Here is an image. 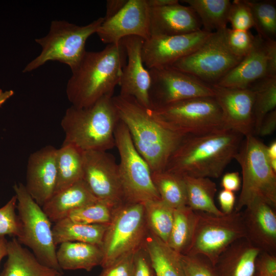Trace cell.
Returning a JSON list of instances; mask_svg holds the SVG:
<instances>
[{
	"instance_id": "cell-1",
	"label": "cell",
	"mask_w": 276,
	"mask_h": 276,
	"mask_svg": "<svg viewBox=\"0 0 276 276\" xmlns=\"http://www.w3.org/2000/svg\"><path fill=\"white\" fill-rule=\"evenodd\" d=\"M243 137L225 128L187 135L170 157L165 170L181 176L219 178L234 159Z\"/></svg>"
},
{
	"instance_id": "cell-2",
	"label": "cell",
	"mask_w": 276,
	"mask_h": 276,
	"mask_svg": "<svg viewBox=\"0 0 276 276\" xmlns=\"http://www.w3.org/2000/svg\"><path fill=\"white\" fill-rule=\"evenodd\" d=\"M112 101L135 147L152 173L165 170L170 157L187 135L171 128L133 97L119 95L113 96Z\"/></svg>"
},
{
	"instance_id": "cell-3",
	"label": "cell",
	"mask_w": 276,
	"mask_h": 276,
	"mask_svg": "<svg viewBox=\"0 0 276 276\" xmlns=\"http://www.w3.org/2000/svg\"><path fill=\"white\" fill-rule=\"evenodd\" d=\"M126 62L122 41L107 44L99 51H86L66 84V94L72 106L86 107L104 97H113Z\"/></svg>"
},
{
	"instance_id": "cell-4",
	"label": "cell",
	"mask_w": 276,
	"mask_h": 276,
	"mask_svg": "<svg viewBox=\"0 0 276 276\" xmlns=\"http://www.w3.org/2000/svg\"><path fill=\"white\" fill-rule=\"evenodd\" d=\"M120 120L112 97H104L86 107L71 105L61 121L63 143L83 151H107L116 147L114 131Z\"/></svg>"
},
{
	"instance_id": "cell-5",
	"label": "cell",
	"mask_w": 276,
	"mask_h": 276,
	"mask_svg": "<svg viewBox=\"0 0 276 276\" xmlns=\"http://www.w3.org/2000/svg\"><path fill=\"white\" fill-rule=\"evenodd\" d=\"M266 147L254 135H249L243 139L234 157L242 175L236 211L240 212L256 199L276 208V173L271 168Z\"/></svg>"
},
{
	"instance_id": "cell-6",
	"label": "cell",
	"mask_w": 276,
	"mask_h": 276,
	"mask_svg": "<svg viewBox=\"0 0 276 276\" xmlns=\"http://www.w3.org/2000/svg\"><path fill=\"white\" fill-rule=\"evenodd\" d=\"M103 21L104 17H101L85 26L65 20L52 21L47 35L35 40L41 47L40 54L28 63L22 72H31L49 61L65 64L73 71L86 51L87 39L96 33Z\"/></svg>"
},
{
	"instance_id": "cell-7",
	"label": "cell",
	"mask_w": 276,
	"mask_h": 276,
	"mask_svg": "<svg viewBox=\"0 0 276 276\" xmlns=\"http://www.w3.org/2000/svg\"><path fill=\"white\" fill-rule=\"evenodd\" d=\"M13 189L21 224L20 235L16 239L21 245L30 248L41 263L63 273L57 260L52 222L42 207L28 193L24 184H15Z\"/></svg>"
},
{
	"instance_id": "cell-8",
	"label": "cell",
	"mask_w": 276,
	"mask_h": 276,
	"mask_svg": "<svg viewBox=\"0 0 276 276\" xmlns=\"http://www.w3.org/2000/svg\"><path fill=\"white\" fill-rule=\"evenodd\" d=\"M148 229L143 203L125 202L116 208L101 246L100 266L106 267L135 252L143 245Z\"/></svg>"
},
{
	"instance_id": "cell-9",
	"label": "cell",
	"mask_w": 276,
	"mask_h": 276,
	"mask_svg": "<svg viewBox=\"0 0 276 276\" xmlns=\"http://www.w3.org/2000/svg\"><path fill=\"white\" fill-rule=\"evenodd\" d=\"M195 212L194 235L185 255L202 256L214 266L219 256L230 245L245 238L242 212L234 210L222 215Z\"/></svg>"
},
{
	"instance_id": "cell-10",
	"label": "cell",
	"mask_w": 276,
	"mask_h": 276,
	"mask_svg": "<svg viewBox=\"0 0 276 276\" xmlns=\"http://www.w3.org/2000/svg\"><path fill=\"white\" fill-rule=\"evenodd\" d=\"M114 139L120 156L119 171L125 201L144 203L160 199L149 166L136 150L121 120L115 129Z\"/></svg>"
},
{
	"instance_id": "cell-11",
	"label": "cell",
	"mask_w": 276,
	"mask_h": 276,
	"mask_svg": "<svg viewBox=\"0 0 276 276\" xmlns=\"http://www.w3.org/2000/svg\"><path fill=\"white\" fill-rule=\"evenodd\" d=\"M151 110L168 126L185 135L223 128L221 110L214 97L191 98Z\"/></svg>"
},
{
	"instance_id": "cell-12",
	"label": "cell",
	"mask_w": 276,
	"mask_h": 276,
	"mask_svg": "<svg viewBox=\"0 0 276 276\" xmlns=\"http://www.w3.org/2000/svg\"><path fill=\"white\" fill-rule=\"evenodd\" d=\"M226 28L212 32L197 49L170 66L209 84L217 83L243 58L234 55L227 47Z\"/></svg>"
},
{
	"instance_id": "cell-13",
	"label": "cell",
	"mask_w": 276,
	"mask_h": 276,
	"mask_svg": "<svg viewBox=\"0 0 276 276\" xmlns=\"http://www.w3.org/2000/svg\"><path fill=\"white\" fill-rule=\"evenodd\" d=\"M151 109L191 98L214 97L212 85L172 66L149 70Z\"/></svg>"
},
{
	"instance_id": "cell-14",
	"label": "cell",
	"mask_w": 276,
	"mask_h": 276,
	"mask_svg": "<svg viewBox=\"0 0 276 276\" xmlns=\"http://www.w3.org/2000/svg\"><path fill=\"white\" fill-rule=\"evenodd\" d=\"M82 180L98 200L114 208L125 202L118 164L107 151H83Z\"/></svg>"
},
{
	"instance_id": "cell-15",
	"label": "cell",
	"mask_w": 276,
	"mask_h": 276,
	"mask_svg": "<svg viewBox=\"0 0 276 276\" xmlns=\"http://www.w3.org/2000/svg\"><path fill=\"white\" fill-rule=\"evenodd\" d=\"M265 77H276V41L266 40L257 35L249 52L216 84L247 88Z\"/></svg>"
},
{
	"instance_id": "cell-16",
	"label": "cell",
	"mask_w": 276,
	"mask_h": 276,
	"mask_svg": "<svg viewBox=\"0 0 276 276\" xmlns=\"http://www.w3.org/2000/svg\"><path fill=\"white\" fill-rule=\"evenodd\" d=\"M211 33L201 29L182 35L150 36L142 47L144 64L148 70L171 66L197 49Z\"/></svg>"
},
{
	"instance_id": "cell-17",
	"label": "cell",
	"mask_w": 276,
	"mask_h": 276,
	"mask_svg": "<svg viewBox=\"0 0 276 276\" xmlns=\"http://www.w3.org/2000/svg\"><path fill=\"white\" fill-rule=\"evenodd\" d=\"M149 26L150 7L147 0H128L117 14L104 19L96 33L107 44L120 42L131 36L146 40L150 37Z\"/></svg>"
},
{
	"instance_id": "cell-18",
	"label": "cell",
	"mask_w": 276,
	"mask_h": 276,
	"mask_svg": "<svg viewBox=\"0 0 276 276\" xmlns=\"http://www.w3.org/2000/svg\"><path fill=\"white\" fill-rule=\"evenodd\" d=\"M221 112L223 128L244 137L254 135L255 92L250 88H235L212 85Z\"/></svg>"
},
{
	"instance_id": "cell-19",
	"label": "cell",
	"mask_w": 276,
	"mask_h": 276,
	"mask_svg": "<svg viewBox=\"0 0 276 276\" xmlns=\"http://www.w3.org/2000/svg\"><path fill=\"white\" fill-rule=\"evenodd\" d=\"M122 41L125 47L127 62L119 83V95L133 97L141 105L150 109L149 93L151 77L142 56L144 40L138 36H131L124 38Z\"/></svg>"
},
{
	"instance_id": "cell-20",
	"label": "cell",
	"mask_w": 276,
	"mask_h": 276,
	"mask_svg": "<svg viewBox=\"0 0 276 276\" xmlns=\"http://www.w3.org/2000/svg\"><path fill=\"white\" fill-rule=\"evenodd\" d=\"M57 149L48 145L31 153L28 160L25 187L42 206L54 195L57 182Z\"/></svg>"
},
{
	"instance_id": "cell-21",
	"label": "cell",
	"mask_w": 276,
	"mask_h": 276,
	"mask_svg": "<svg viewBox=\"0 0 276 276\" xmlns=\"http://www.w3.org/2000/svg\"><path fill=\"white\" fill-rule=\"evenodd\" d=\"M245 208L242 214L245 238L262 251L276 255L275 208L259 199Z\"/></svg>"
},
{
	"instance_id": "cell-22",
	"label": "cell",
	"mask_w": 276,
	"mask_h": 276,
	"mask_svg": "<svg viewBox=\"0 0 276 276\" xmlns=\"http://www.w3.org/2000/svg\"><path fill=\"white\" fill-rule=\"evenodd\" d=\"M150 36L189 34L201 30L195 11L189 6L177 4L160 8H150Z\"/></svg>"
},
{
	"instance_id": "cell-23",
	"label": "cell",
	"mask_w": 276,
	"mask_h": 276,
	"mask_svg": "<svg viewBox=\"0 0 276 276\" xmlns=\"http://www.w3.org/2000/svg\"><path fill=\"white\" fill-rule=\"evenodd\" d=\"M262 251L245 238L230 245L214 266L216 276H254L256 262Z\"/></svg>"
},
{
	"instance_id": "cell-24",
	"label": "cell",
	"mask_w": 276,
	"mask_h": 276,
	"mask_svg": "<svg viewBox=\"0 0 276 276\" xmlns=\"http://www.w3.org/2000/svg\"><path fill=\"white\" fill-rule=\"evenodd\" d=\"M98 200L82 179L55 193L42 206L51 222L66 218L72 211Z\"/></svg>"
},
{
	"instance_id": "cell-25",
	"label": "cell",
	"mask_w": 276,
	"mask_h": 276,
	"mask_svg": "<svg viewBox=\"0 0 276 276\" xmlns=\"http://www.w3.org/2000/svg\"><path fill=\"white\" fill-rule=\"evenodd\" d=\"M7 257L0 276H56L60 273L41 263L15 237L8 241Z\"/></svg>"
},
{
	"instance_id": "cell-26",
	"label": "cell",
	"mask_w": 276,
	"mask_h": 276,
	"mask_svg": "<svg viewBox=\"0 0 276 276\" xmlns=\"http://www.w3.org/2000/svg\"><path fill=\"white\" fill-rule=\"evenodd\" d=\"M56 257L61 270L84 269L90 271L101 265L103 252L100 246L79 242L60 244Z\"/></svg>"
},
{
	"instance_id": "cell-27",
	"label": "cell",
	"mask_w": 276,
	"mask_h": 276,
	"mask_svg": "<svg viewBox=\"0 0 276 276\" xmlns=\"http://www.w3.org/2000/svg\"><path fill=\"white\" fill-rule=\"evenodd\" d=\"M143 246L149 255L155 276H186L181 255L149 229Z\"/></svg>"
},
{
	"instance_id": "cell-28",
	"label": "cell",
	"mask_w": 276,
	"mask_h": 276,
	"mask_svg": "<svg viewBox=\"0 0 276 276\" xmlns=\"http://www.w3.org/2000/svg\"><path fill=\"white\" fill-rule=\"evenodd\" d=\"M108 224H87L75 222L66 217L52 227L56 245L66 242H79L101 246Z\"/></svg>"
},
{
	"instance_id": "cell-29",
	"label": "cell",
	"mask_w": 276,
	"mask_h": 276,
	"mask_svg": "<svg viewBox=\"0 0 276 276\" xmlns=\"http://www.w3.org/2000/svg\"><path fill=\"white\" fill-rule=\"evenodd\" d=\"M83 154V151L69 143H63L57 149V182L54 194L82 179Z\"/></svg>"
},
{
	"instance_id": "cell-30",
	"label": "cell",
	"mask_w": 276,
	"mask_h": 276,
	"mask_svg": "<svg viewBox=\"0 0 276 276\" xmlns=\"http://www.w3.org/2000/svg\"><path fill=\"white\" fill-rule=\"evenodd\" d=\"M187 192V205L194 211H200L216 215L223 214L215 204L214 197L217 192L215 182L208 177L182 176Z\"/></svg>"
},
{
	"instance_id": "cell-31",
	"label": "cell",
	"mask_w": 276,
	"mask_h": 276,
	"mask_svg": "<svg viewBox=\"0 0 276 276\" xmlns=\"http://www.w3.org/2000/svg\"><path fill=\"white\" fill-rule=\"evenodd\" d=\"M195 11L203 30L212 33L227 28L229 0H183Z\"/></svg>"
},
{
	"instance_id": "cell-32",
	"label": "cell",
	"mask_w": 276,
	"mask_h": 276,
	"mask_svg": "<svg viewBox=\"0 0 276 276\" xmlns=\"http://www.w3.org/2000/svg\"><path fill=\"white\" fill-rule=\"evenodd\" d=\"M196 219V212L187 205L174 209V219L167 245L185 255L191 243Z\"/></svg>"
},
{
	"instance_id": "cell-33",
	"label": "cell",
	"mask_w": 276,
	"mask_h": 276,
	"mask_svg": "<svg viewBox=\"0 0 276 276\" xmlns=\"http://www.w3.org/2000/svg\"><path fill=\"white\" fill-rule=\"evenodd\" d=\"M152 177L162 201L174 209L187 205L182 176L164 170L152 173Z\"/></svg>"
},
{
	"instance_id": "cell-34",
	"label": "cell",
	"mask_w": 276,
	"mask_h": 276,
	"mask_svg": "<svg viewBox=\"0 0 276 276\" xmlns=\"http://www.w3.org/2000/svg\"><path fill=\"white\" fill-rule=\"evenodd\" d=\"M143 203L148 229L167 243L173 225L174 209L160 199Z\"/></svg>"
},
{
	"instance_id": "cell-35",
	"label": "cell",
	"mask_w": 276,
	"mask_h": 276,
	"mask_svg": "<svg viewBox=\"0 0 276 276\" xmlns=\"http://www.w3.org/2000/svg\"><path fill=\"white\" fill-rule=\"evenodd\" d=\"M255 92L254 104V132L258 134L265 117L275 109L276 77H265L250 87Z\"/></svg>"
},
{
	"instance_id": "cell-36",
	"label": "cell",
	"mask_w": 276,
	"mask_h": 276,
	"mask_svg": "<svg viewBox=\"0 0 276 276\" xmlns=\"http://www.w3.org/2000/svg\"><path fill=\"white\" fill-rule=\"evenodd\" d=\"M245 1L251 10L257 35L266 40H275V1Z\"/></svg>"
},
{
	"instance_id": "cell-37",
	"label": "cell",
	"mask_w": 276,
	"mask_h": 276,
	"mask_svg": "<svg viewBox=\"0 0 276 276\" xmlns=\"http://www.w3.org/2000/svg\"><path fill=\"white\" fill-rule=\"evenodd\" d=\"M116 208L100 200L75 210L67 216L74 222L87 224H108Z\"/></svg>"
},
{
	"instance_id": "cell-38",
	"label": "cell",
	"mask_w": 276,
	"mask_h": 276,
	"mask_svg": "<svg viewBox=\"0 0 276 276\" xmlns=\"http://www.w3.org/2000/svg\"><path fill=\"white\" fill-rule=\"evenodd\" d=\"M17 198L13 196L0 208V236L9 235L17 238L19 237L21 224L16 210Z\"/></svg>"
},
{
	"instance_id": "cell-39",
	"label": "cell",
	"mask_w": 276,
	"mask_h": 276,
	"mask_svg": "<svg viewBox=\"0 0 276 276\" xmlns=\"http://www.w3.org/2000/svg\"><path fill=\"white\" fill-rule=\"evenodd\" d=\"M225 38L231 51L236 56L244 58L251 50L255 36L249 30H237L227 28Z\"/></svg>"
},
{
	"instance_id": "cell-40",
	"label": "cell",
	"mask_w": 276,
	"mask_h": 276,
	"mask_svg": "<svg viewBox=\"0 0 276 276\" xmlns=\"http://www.w3.org/2000/svg\"><path fill=\"white\" fill-rule=\"evenodd\" d=\"M227 20L234 30L246 31L254 27L251 10L245 0H234L232 2Z\"/></svg>"
},
{
	"instance_id": "cell-41",
	"label": "cell",
	"mask_w": 276,
	"mask_h": 276,
	"mask_svg": "<svg viewBox=\"0 0 276 276\" xmlns=\"http://www.w3.org/2000/svg\"><path fill=\"white\" fill-rule=\"evenodd\" d=\"M186 276H216L211 262L201 255H181Z\"/></svg>"
},
{
	"instance_id": "cell-42",
	"label": "cell",
	"mask_w": 276,
	"mask_h": 276,
	"mask_svg": "<svg viewBox=\"0 0 276 276\" xmlns=\"http://www.w3.org/2000/svg\"><path fill=\"white\" fill-rule=\"evenodd\" d=\"M134 253L127 255L103 268L99 276H133Z\"/></svg>"
},
{
	"instance_id": "cell-43",
	"label": "cell",
	"mask_w": 276,
	"mask_h": 276,
	"mask_svg": "<svg viewBox=\"0 0 276 276\" xmlns=\"http://www.w3.org/2000/svg\"><path fill=\"white\" fill-rule=\"evenodd\" d=\"M133 276H155L149 255L143 244L134 255Z\"/></svg>"
},
{
	"instance_id": "cell-44",
	"label": "cell",
	"mask_w": 276,
	"mask_h": 276,
	"mask_svg": "<svg viewBox=\"0 0 276 276\" xmlns=\"http://www.w3.org/2000/svg\"><path fill=\"white\" fill-rule=\"evenodd\" d=\"M256 273L259 276H276V255L261 251L256 262Z\"/></svg>"
},
{
	"instance_id": "cell-45",
	"label": "cell",
	"mask_w": 276,
	"mask_h": 276,
	"mask_svg": "<svg viewBox=\"0 0 276 276\" xmlns=\"http://www.w3.org/2000/svg\"><path fill=\"white\" fill-rule=\"evenodd\" d=\"M218 200L220 208L219 209L223 214H228L234 210L236 204L234 192L223 189L218 194Z\"/></svg>"
},
{
	"instance_id": "cell-46",
	"label": "cell",
	"mask_w": 276,
	"mask_h": 276,
	"mask_svg": "<svg viewBox=\"0 0 276 276\" xmlns=\"http://www.w3.org/2000/svg\"><path fill=\"white\" fill-rule=\"evenodd\" d=\"M241 182L239 172H228L222 176L221 186L224 190L235 192L241 189Z\"/></svg>"
},
{
	"instance_id": "cell-47",
	"label": "cell",
	"mask_w": 276,
	"mask_h": 276,
	"mask_svg": "<svg viewBox=\"0 0 276 276\" xmlns=\"http://www.w3.org/2000/svg\"><path fill=\"white\" fill-rule=\"evenodd\" d=\"M276 128V110L269 112L265 117L260 127L258 133L261 136L271 134Z\"/></svg>"
},
{
	"instance_id": "cell-48",
	"label": "cell",
	"mask_w": 276,
	"mask_h": 276,
	"mask_svg": "<svg viewBox=\"0 0 276 276\" xmlns=\"http://www.w3.org/2000/svg\"><path fill=\"white\" fill-rule=\"evenodd\" d=\"M128 0H107L106 11L104 17L107 20L117 14L126 4Z\"/></svg>"
},
{
	"instance_id": "cell-49",
	"label": "cell",
	"mask_w": 276,
	"mask_h": 276,
	"mask_svg": "<svg viewBox=\"0 0 276 276\" xmlns=\"http://www.w3.org/2000/svg\"><path fill=\"white\" fill-rule=\"evenodd\" d=\"M150 8H160L179 4L178 0H147Z\"/></svg>"
},
{
	"instance_id": "cell-50",
	"label": "cell",
	"mask_w": 276,
	"mask_h": 276,
	"mask_svg": "<svg viewBox=\"0 0 276 276\" xmlns=\"http://www.w3.org/2000/svg\"><path fill=\"white\" fill-rule=\"evenodd\" d=\"M8 252V241L5 236H0V264L2 260L7 256Z\"/></svg>"
},
{
	"instance_id": "cell-51",
	"label": "cell",
	"mask_w": 276,
	"mask_h": 276,
	"mask_svg": "<svg viewBox=\"0 0 276 276\" xmlns=\"http://www.w3.org/2000/svg\"><path fill=\"white\" fill-rule=\"evenodd\" d=\"M266 152L270 159H276V142L273 141L266 147Z\"/></svg>"
},
{
	"instance_id": "cell-52",
	"label": "cell",
	"mask_w": 276,
	"mask_h": 276,
	"mask_svg": "<svg viewBox=\"0 0 276 276\" xmlns=\"http://www.w3.org/2000/svg\"><path fill=\"white\" fill-rule=\"evenodd\" d=\"M13 94L14 91L12 90L3 91L0 89V106Z\"/></svg>"
},
{
	"instance_id": "cell-53",
	"label": "cell",
	"mask_w": 276,
	"mask_h": 276,
	"mask_svg": "<svg viewBox=\"0 0 276 276\" xmlns=\"http://www.w3.org/2000/svg\"><path fill=\"white\" fill-rule=\"evenodd\" d=\"M270 165L273 171L276 173V159H270Z\"/></svg>"
},
{
	"instance_id": "cell-54",
	"label": "cell",
	"mask_w": 276,
	"mask_h": 276,
	"mask_svg": "<svg viewBox=\"0 0 276 276\" xmlns=\"http://www.w3.org/2000/svg\"><path fill=\"white\" fill-rule=\"evenodd\" d=\"M62 273H59L58 274H57V275L56 276H62Z\"/></svg>"
},
{
	"instance_id": "cell-55",
	"label": "cell",
	"mask_w": 276,
	"mask_h": 276,
	"mask_svg": "<svg viewBox=\"0 0 276 276\" xmlns=\"http://www.w3.org/2000/svg\"><path fill=\"white\" fill-rule=\"evenodd\" d=\"M254 276H258V275L256 274H255Z\"/></svg>"
},
{
	"instance_id": "cell-56",
	"label": "cell",
	"mask_w": 276,
	"mask_h": 276,
	"mask_svg": "<svg viewBox=\"0 0 276 276\" xmlns=\"http://www.w3.org/2000/svg\"><path fill=\"white\" fill-rule=\"evenodd\" d=\"M257 274V273H256ZM258 275V274H257ZM258 276H259V275H258Z\"/></svg>"
}]
</instances>
